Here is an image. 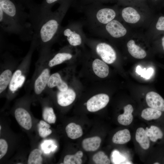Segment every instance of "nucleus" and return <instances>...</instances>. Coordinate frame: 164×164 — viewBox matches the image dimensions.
Masks as SVG:
<instances>
[{
    "mask_svg": "<svg viewBox=\"0 0 164 164\" xmlns=\"http://www.w3.org/2000/svg\"><path fill=\"white\" fill-rule=\"evenodd\" d=\"M75 0H63L55 11L49 12L39 20L31 23L34 32L33 39L42 51L48 52L50 46L58 38L62 28L61 22Z\"/></svg>",
    "mask_w": 164,
    "mask_h": 164,
    "instance_id": "obj_1",
    "label": "nucleus"
},
{
    "mask_svg": "<svg viewBox=\"0 0 164 164\" xmlns=\"http://www.w3.org/2000/svg\"><path fill=\"white\" fill-rule=\"evenodd\" d=\"M25 8L15 0H0V9L12 23L32 40L34 32L29 14L25 11Z\"/></svg>",
    "mask_w": 164,
    "mask_h": 164,
    "instance_id": "obj_2",
    "label": "nucleus"
},
{
    "mask_svg": "<svg viewBox=\"0 0 164 164\" xmlns=\"http://www.w3.org/2000/svg\"><path fill=\"white\" fill-rule=\"evenodd\" d=\"M84 6L83 7L85 9L88 19L95 26L99 27L100 25H106L114 19L116 16V12L113 9L103 7L99 3H94Z\"/></svg>",
    "mask_w": 164,
    "mask_h": 164,
    "instance_id": "obj_3",
    "label": "nucleus"
},
{
    "mask_svg": "<svg viewBox=\"0 0 164 164\" xmlns=\"http://www.w3.org/2000/svg\"><path fill=\"white\" fill-rule=\"evenodd\" d=\"M60 35H63L69 44L73 46L81 45L86 38L81 26L76 23H70L64 27H62Z\"/></svg>",
    "mask_w": 164,
    "mask_h": 164,
    "instance_id": "obj_4",
    "label": "nucleus"
},
{
    "mask_svg": "<svg viewBox=\"0 0 164 164\" xmlns=\"http://www.w3.org/2000/svg\"><path fill=\"white\" fill-rule=\"evenodd\" d=\"M95 51L102 60L107 64L113 63L116 59L115 51L111 45L105 43H98L95 46Z\"/></svg>",
    "mask_w": 164,
    "mask_h": 164,
    "instance_id": "obj_5",
    "label": "nucleus"
},
{
    "mask_svg": "<svg viewBox=\"0 0 164 164\" xmlns=\"http://www.w3.org/2000/svg\"><path fill=\"white\" fill-rule=\"evenodd\" d=\"M109 101V96L105 94L95 95L90 98L87 103L88 111L91 112H95L104 108Z\"/></svg>",
    "mask_w": 164,
    "mask_h": 164,
    "instance_id": "obj_6",
    "label": "nucleus"
},
{
    "mask_svg": "<svg viewBox=\"0 0 164 164\" xmlns=\"http://www.w3.org/2000/svg\"><path fill=\"white\" fill-rule=\"evenodd\" d=\"M106 32L112 37L119 38L124 36L127 33V30L118 20L113 19L105 25Z\"/></svg>",
    "mask_w": 164,
    "mask_h": 164,
    "instance_id": "obj_7",
    "label": "nucleus"
},
{
    "mask_svg": "<svg viewBox=\"0 0 164 164\" xmlns=\"http://www.w3.org/2000/svg\"><path fill=\"white\" fill-rule=\"evenodd\" d=\"M15 117L19 124L26 130L30 129L32 125L31 116L25 109L22 108H17L15 112Z\"/></svg>",
    "mask_w": 164,
    "mask_h": 164,
    "instance_id": "obj_8",
    "label": "nucleus"
},
{
    "mask_svg": "<svg viewBox=\"0 0 164 164\" xmlns=\"http://www.w3.org/2000/svg\"><path fill=\"white\" fill-rule=\"evenodd\" d=\"M146 102L150 108L164 111V100L158 93L154 91L148 93L145 96Z\"/></svg>",
    "mask_w": 164,
    "mask_h": 164,
    "instance_id": "obj_9",
    "label": "nucleus"
},
{
    "mask_svg": "<svg viewBox=\"0 0 164 164\" xmlns=\"http://www.w3.org/2000/svg\"><path fill=\"white\" fill-rule=\"evenodd\" d=\"M76 94L72 89L68 88L64 91H59L57 95L58 104L63 107L68 106L75 100Z\"/></svg>",
    "mask_w": 164,
    "mask_h": 164,
    "instance_id": "obj_10",
    "label": "nucleus"
},
{
    "mask_svg": "<svg viewBox=\"0 0 164 164\" xmlns=\"http://www.w3.org/2000/svg\"><path fill=\"white\" fill-rule=\"evenodd\" d=\"M50 70L48 68L44 69L36 80L34 85V90L36 94L41 93L47 84L50 77Z\"/></svg>",
    "mask_w": 164,
    "mask_h": 164,
    "instance_id": "obj_11",
    "label": "nucleus"
},
{
    "mask_svg": "<svg viewBox=\"0 0 164 164\" xmlns=\"http://www.w3.org/2000/svg\"><path fill=\"white\" fill-rule=\"evenodd\" d=\"M93 71L98 77L104 78L108 75L109 68L107 63L99 59H96L92 62Z\"/></svg>",
    "mask_w": 164,
    "mask_h": 164,
    "instance_id": "obj_12",
    "label": "nucleus"
},
{
    "mask_svg": "<svg viewBox=\"0 0 164 164\" xmlns=\"http://www.w3.org/2000/svg\"><path fill=\"white\" fill-rule=\"evenodd\" d=\"M47 85L50 88L57 87L59 91H66L68 88L67 84L62 80L58 73H54L50 76Z\"/></svg>",
    "mask_w": 164,
    "mask_h": 164,
    "instance_id": "obj_13",
    "label": "nucleus"
},
{
    "mask_svg": "<svg viewBox=\"0 0 164 164\" xmlns=\"http://www.w3.org/2000/svg\"><path fill=\"white\" fill-rule=\"evenodd\" d=\"M121 15L124 20L130 23H135L138 22L140 19V16L134 8L128 7L123 9Z\"/></svg>",
    "mask_w": 164,
    "mask_h": 164,
    "instance_id": "obj_14",
    "label": "nucleus"
},
{
    "mask_svg": "<svg viewBox=\"0 0 164 164\" xmlns=\"http://www.w3.org/2000/svg\"><path fill=\"white\" fill-rule=\"evenodd\" d=\"M124 113L118 116L117 120L120 124L127 126L130 125L133 121V117L132 113L133 108L131 104H128L124 107Z\"/></svg>",
    "mask_w": 164,
    "mask_h": 164,
    "instance_id": "obj_15",
    "label": "nucleus"
},
{
    "mask_svg": "<svg viewBox=\"0 0 164 164\" xmlns=\"http://www.w3.org/2000/svg\"><path fill=\"white\" fill-rule=\"evenodd\" d=\"M101 141V138L97 136L86 138L82 141V146L86 151H94L99 147Z\"/></svg>",
    "mask_w": 164,
    "mask_h": 164,
    "instance_id": "obj_16",
    "label": "nucleus"
},
{
    "mask_svg": "<svg viewBox=\"0 0 164 164\" xmlns=\"http://www.w3.org/2000/svg\"><path fill=\"white\" fill-rule=\"evenodd\" d=\"M128 51L133 57L138 59H142L146 56V52L139 46L135 44V41L130 40L127 44Z\"/></svg>",
    "mask_w": 164,
    "mask_h": 164,
    "instance_id": "obj_17",
    "label": "nucleus"
},
{
    "mask_svg": "<svg viewBox=\"0 0 164 164\" xmlns=\"http://www.w3.org/2000/svg\"><path fill=\"white\" fill-rule=\"evenodd\" d=\"M135 137L136 141L143 149L147 150L149 148L150 143L149 140L143 128L140 127L137 129Z\"/></svg>",
    "mask_w": 164,
    "mask_h": 164,
    "instance_id": "obj_18",
    "label": "nucleus"
},
{
    "mask_svg": "<svg viewBox=\"0 0 164 164\" xmlns=\"http://www.w3.org/2000/svg\"><path fill=\"white\" fill-rule=\"evenodd\" d=\"M131 136L129 131L125 129L117 132L113 136V142L117 144H125L130 141Z\"/></svg>",
    "mask_w": 164,
    "mask_h": 164,
    "instance_id": "obj_19",
    "label": "nucleus"
},
{
    "mask_svg": "<svg viewBox=\"0 0 164 164\" xmlns=\"http://www.w3.org/2000/svg\"><path fill=\"white\" fill-rule=\"evenodd\" d=\"M65 130L69 138L75 139L81 137L83 134L82 128L79 125L74 123H70L66 127Z\"/></svg>",
    "mask_w": 164,
    "mask_h": 164,
    "instance_id": "obj_20",
    "label": "nucleus"
},
{
    "mask_svg": "<svg viewBox=\"0 0 164 164\" xmlns=\"http://www.w3.org/2000/svg\"><path fill=\"white\" fill-rule=\"evenodd\" d=\"M72 55L67 52H59L56 54L49 62L48 66L52 67L60 64L64 61L71 59Z\"/></svg>",
    "mask_w": 164,
    "mask_h": 164,
    "instance_id": "obj_21",
    "label": "nucleus"
},
{
    "mask_svg": "<svg viewBox=\"0 0 164 164\" xmlns=\"http://www.w3.org/2000/svg\"><path fill=\"white\" fill-rule=\"evenodd\" d=\"M145 130L146 135L153 142H155L158 139H161L163 137L162 132L156 126L152 125L149 128L146 127Z\"/></svg>",
    "mask_w": 164,
    "mask_h": 164,
    "instance_id": "obj_22",
    "label": "nucleus"
},
{
    "mask_svg": "<svg viewBox=\"0 0 164 164\" xmlns=\"http://www.w3.org/2000/svg\"><path fill=\"white\" fill-rule=\"evenodd\" d=\"M162 115L161 111L151 108L144 109L142 111L141 117L144 119L150 121L159 118Z\"/></svg>",
    "mask_w": 164,
    "mask_h": 164,
    "instance_id": "obj_23",
    "label": "nucleus"
},
{
    "mask_svg": "<svg viewBox=\"0 0 164 164\" xmlns=\"http://www.w3.org/2000/svg\"><path fill=\"white\" fill-rule=\"evenodd\" d=\"M11 70L7 69L4 71L0 75V93L4 91L9 85L12 77Z\"/></svg>",
    "mask_w": 164,
    "mask_h": 164,
    "instance_id": "obj_24",
    "label": "nucleus"
},
{
    "mask_svg": "<svg viewBox=\"0 0 164 164\" xmlns=\"http://www.w3.org/2000/svg\"><path fill=\"white\" fill-rule=\"evenodd\" d=\"M83 155V152L81 151H78L74 155H67L64 158L63 164H81L82 162L81 158Z\"/></svg>",
    "mask_w": 164,
    "mask_h": 164,
    "instance_id": "obj_25",
    "label": "nucleus"
},
{
    "mask_svg": "<svg viewBox=\"0 0 164 164\" xmlns=\"http://www.w3.org/2000/svg\"><path fill=\"white\" fill-rule=\"evenodd\" d=\"M42 152L39 149H33L30 153L28 160V164H41L42 163L43 159L41 156Z\"/></svg>",
    "mask_w": 164,
    "mask_h": 164,
    "instance_id": "obj_26",
    "label": "nucleus"
},
{
    "mask_svg": "<svg viewBox=\"0 0 164 164\" xmlns=\"http://www.w3.org/2000/svg\"><path fill=\"white\" fill-rule=\"evenodd\" d=\"M42 116L44 120L49 124H54L56 122V116L51 107L45 108L43 111Z\"/></svg>",
    "mask_w": 164,
    "mask_h": 164,
    "instance_id": "obj_27",
    "label": "nucleus"
},
{
    "mask_svg": "<svg viewBox=\"0 0 164 164\" xmlns=\"http://www.w3.org/2000/svg\"><path fill=\"white\" fill-rule=\"evenodd\" d=\"M50 125L46 122L40 120L38 125V132L39 136L44 138L50 135L52 132L50 129Z\"/></svg>",
    "mask_w": 164,
    "mask_h": 164,
    "instance_id": "obj_28",
    "label": "nucleus"
},
{
    "mask_svg": "<svg viewBox=\"0 0 164 164\" xmlns=\"http://www.w3.org/2000/svg\"><path fill=\"white\" fill-rule=\"evenodd\" d=\"M93 160L97 164H109L111 161L105 153L100 151L95 154L93 157Z\"/></svg>",
    "mask_w": 164,
    "mask_h": 164,
    "instance_id": "obj_29",
    "label": "nucleus"
},
{
    "mask_svg": "<svg viewBox=\"0 0 164 164\" xmlns=\"http://www.w3.org/2000/svg\"><path fill=\"white\" fill-rule=\"evenodd\" d=\"M22 75L21 70H16L12 75L9 84V88L12 92H14L18 88L17 86L19 77Z\"/></svg>",
    "mask_w": 164,
    "mask_h": 164,
    "instance_id": "obj_30",
    "label": "nucleus"
},
{
    "mask_svg": "<svg viewBox=\"0 0 164 164\" xmlns=\"http://www.w3.org/2000/svg\"><path fill=\"white\" fill-rule=\"evenodd\" d=\"M136 73L141 76L147 79H149L152 76L154 70L152 67H149L147 70L145 68L142 69L139 65L136 69Z\"/></svg>",
    "mask_w": 164,
    "mask_h": 164,
    "instance_id": "obj_31",
    "label": "nucleus"
},
{
    "mask_svg": "<svg viewBox=\"0 0 164 164\" xmlns=\"http://www.w3.org/2000/svg\"><path fill=\"white\" fill-rule=\"evenodd\" d=\"M8 149V145L4 139H0V159H1L6 154Z\"/></svg>",
    "mask_w": 164,
    "mask_h": 164,
    "instance_id": "obj_32",
    "label": "nucleus"
},
{
    "mask_svg": "<svg viewBox=\"0 0 164 164\" xmlns=\"http://www.w3.org/2000/svg\"><path fill=\"white\" fill-rule=\"evenodd\" d=\"M156 29L159 31L164 32V16H160L155 25Z\"/></svg>",
    "mask_w": 164,
    "mask_h": 164,
    "instance_id": "obj_33",
    "label": "nucleus"
},
{
    "mask_svg": "<svg viewBox=\"0 0 164 164\" xmlns=\"http://www.w3.org/2000/svg\"><path fill=\"white\" fill-rule=\"evenodd\" d=\"M17 2L22 4L25 8L28 9L34 2L33 0H15Z\"/></svg>",
    "mask_w": 164,
    "mask_h": 164,
    "instance_id": "obj_34",
    "label": "nucleus"
},
{
    "mask_svg": "<svg viewBox=\"0 0 164 164\" xmlns=\"http://www.w3.org/2000/svg\"><path fill=\"white\" fill-rule=\"evenodd\" d=\"M104 0H80V2L82 6H84L94 3H100Z\"/></svg>",
    "mask_w": 164,
    "mask_h": 164,
    "instance_id": "obj_35",
    "label": "nucleus"
},
{
    "mask_svg": "<svg viewBox=\"0 0 164 164\" xmlns=\"http://www.w3.org/2000/svg\"><path fill=\"white\" fill-rule=\"evenodd\" d=\"M25 80V77L21 75L19 77L17 86L19 88L23 84Z\"/></svg>",
    "mask_w": 164,
    "mask_h": 164,
    "instance_id": "obj_36",
    "label": "nucleus"
},
{
    "mask_svg": "<svg viewBox=\"0 0 164 164\" xmlns=\"http://www.w3.org/2000/svg\"><path fill=\"white\" fill-rule=\"evenodd\" d=\"M161 43L163 50L164 51V36L161 39Z\"/></svg>",
    "mask_w": 164,
    "mask_h": 164,
    "instance_id": "obj_37",
    "label": "nucleus"
},
{
    "mask_svg": "<svg viewBox=\"0 0 164 164\" xmlns=\"http://www.w3.org/2000/svg\"><path fill=\"white\" fill-rule=\"evenodd\" d=\"M154 164H159V162H155V163H154Z\"/></svg>",
    "mask_w": 164,
    "mask_h": 164,
    "instance_id": "obj_38",
    "label": "nucleus"
},
{
    "mask_svg": "<svg viewBox=\"0 0 164 164\" xmlns=\"http://www.w3.org/2000/svg\"><path fill=\"white\" fill-rule=\"evenodd\" d=\"M1 125L0 126V130H1Z\"/></svg>",
    "mask_w": 164,
    "mask_h": 164,
    "instance_id": "obj_39",
    "label": "nucleus"
}]
</instances>
